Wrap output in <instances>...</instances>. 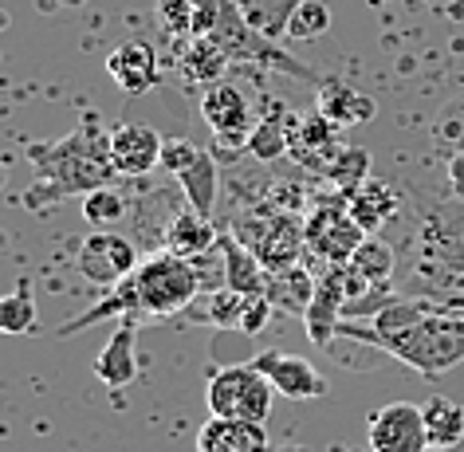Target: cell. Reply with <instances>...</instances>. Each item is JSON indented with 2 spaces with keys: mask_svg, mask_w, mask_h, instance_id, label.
Masks as SVG:
<instances>
[{
  "mask_svg": "<svg viewBox=\"0 0 464 452\" xmlns=\"http://www.w3.org/2000/svg\"><path fill=\"white\" fill-rule=\"evenodd\" d=\"M197 149L201 146H193L189 138H166V146H161V169H169L173 178H178V173L197 158Z\"/></svg>",
  "mask_w": 464,
  "mask_h": 452,
  "instance_id": "836d02e7",
  "label": "cell"
},
{
  "mask_svg": "<svg viewBox=\"0 0 464 452\" xmlns=\"http://www.w3.org/2000/svg\"><path fill=\"white\" fill-rule=\"evenodd\" d=\"M181 181V193L189 201L193 213L201 216H213V205H217V158L208 149H197V158L178 173Z\"/></svg>",
  "mask_w": 464,
  "mask_h": 452,
  "instance_id": "4316f807",
  "label": "cell"
},
{
  "mask_svg": "<svg viewBox=\"0 0 464 452\" xmlns=\"http://www.w3.org/2000/svg\"><path fill=\"white\" fill-rule=\"evenodd\" d=\"M237 5H240L245 20L260 32V36L287 40V24H292L295 8L304 5V0H237Z\"/></svg>",
  "mask_w": 464,
  "mask_h": 452,
  "instance_id": "83f0119b",
  "label": "cell"
},
{
  "mask_svg": "<svg viewBox=\"0 0 464 452\" xmlns=\"http://www.w3.org/2000/svg\"><path fill=\"white\" fill-rule=\"evenodd\" d=\"M339 334L398 358L421 378H445L464 362V315L417 295H393L370 319H343Z\"/></svg>",
  "mask_w": 464,
  "mask_h": 452,
  "instance_id": "6da1fadb",
  "label": "cell"
},
{
  "mask_svg": "<svg viewBox=\"0 0 464 452\" xmlns=\"http://www.w3.org/2000/svg\"><path fill=\"white\" fill-rule=\"evenodd\" d=\"M158 52L146 40H126L107 55V75L122 95H146L158 83Z\"/></svg>",
  "mask_w": 464,
  "mask_h": 452,
  "instance_id": "2e32d148",
  "label": "cell"
},
{
  "mask_svg": "<svg viewBox=\"0 0 464 452\" xmlns=\"http://www.w3.org/2000/svg\"><path fill=\"white\" fill-rule=\"evenodd\" d=\"M343 197H346V208H351V216L362 225L366 236H374L378 228L398 213V193H393L386 181H378V178H366L362 185L346 189Z\"/></svg>",
  "mask_w": 464,
  "mask_h": 452,
  "instance_id": "ffe728a7",
  "label": "cell"
},
{
  "mask_svg": "<svg viewBox=\"0 0 464 452\" xmlns=\"http://www.w3.org/2000/svg\"><path fill=\"white\" fill-rule=\"evenodd\" d=\"M339 149H343L339 126H331L319 111L292 114V122H287V158H295L304 169H311V173H319L323 178Z\"/></svg>",
  "mask_w": 464,
  "mask_h": 452,
  "instance_id": "7c38bea8",
  "label": "cell"
},
{
  "mask_svg": "<svg viewBox=\"0 0 464 452\" xmlns=\"http://www.w3.org/2000/svg\"><path fill=\"white\" fill-rule=\"evenodd\" d=\"M217 228H213V216H201L193 208L185 213H173L169 225H166V252L173 256H185V260H201L217 248Z\"/></svg>",
  "mask_w": 464,
  "mask_h": 452,
  "instance_id": "d6986e66",
  "label": "cell"
},
{
  "mask_svg": "<svg viewBox=\"0 0 464 452\" xmlns=\"http://www.w3.org/2000/svg\"><path fill=\"white\" fill-rule=\"evenodd\" d=\"M193 8H197L193 36H213L220 48L228 52V60H245V63L268 67V72H284V75H295V79L323 83L307 63L292 60V55L280 48V40L260 36V32L245 20L237 0H193Z\"/></svg>",
  "mask_w": 464,
  "mask_h": 452,
  "instance_id": "277c9868",
  "label": "cell"
},
{
  "mask_svg": "<svg viewBox=\"0 0 464 452\" xmlns=\"http://www.w3.org/2000/svg\"><path fill=\"white\" fill-rule=\"evenodd\" d=\"M287 122H292V111L280 99H268V114L260 107V119L248 134V154L256 161H272L287 154Z\"/></svg>",
  "mask_w": 464,
  "mask_h": 452,
  "instance_id": "d4e9b609",
  "label": "cell"
},
{
  "mask_svg": "<svg viewBox=\"0 0 464 452\" xmlns=\"http://www.w3.org/2000/svg\"><path fill=\"white\" fill-rule=\"evenodd\" d=\"M232 236L245 240L268 272L287 268V264H299V252L307 248L304 220L292 216L287 208H276V205H260V208L237 213Z\"/></svg>",
  "mask_w": 464,
  "mask_h": 452,
  "instance_id": "5b68a950",
  "label": "cell"
},
{
  "mask_svg": "<svg viewBox=\"0 0 464 452\" xmlns=\"http://www.w3.org/2000/svg\"><path fill=\"white\" fill-rule=\"evenodd\" d=\"M138 248L126 240L122 233H111V228H95L83 245L75 248V268L83 275L87 284L102 287V292H111V287H119L126 275L138 268Z\"/></svg>",
  "mask_w": 464,
  "mask_h": 452,
  "instance_id": "9c48e42d",
  "label": "cell"
},
{
  "mask_svg": "<svg viewBox=\"0 0 464 452\" xmlns=\"http://www.w3.org/2000/svg\"><path fill=\"white\" fill-rule=\"evenodd\" d=\"M134 322H138V319H122L119 331L111 334L107 346H102L99 358H95V374H99L102 386H111V389H122V386H130V381L138 378Z\"/></svg>",
  "mask_w": 464,
  "mask_h": 452,
  "instance_id": "e0dca14e",
  "label": "cell"
},
{
  "mask_svg": "<svg viewBox=\"0 0 464 452\" xmlns=\"http://www.w3.org/2000/svg\"><path fill=\"white\" fill-rule=\"evenodd\" d=\"M0 28H5V13H0Z\"/></svg>",
  "mask_w": 464,
  "mask_h": 452,
  "instance_id": "d590c367",
  "label": "cell"
},
{
  "mask_svg": "<svg viewBox=\"0 0 464 452\" xmlns=\"http://www.w3.org/2000/svg\"><path fill=\"white\" fill-rule=\"evenodd\" d=\"M161 138L150 122H122L111 130V161L119 178H146L161 166Z\"/></svg>",
  "mask_w": 464,
  "mask_h": 452,
  "instance_id": "4fadbf2b",
  "label": "cell"
},
{
  "mask_svg": "<svg viewBox=\"0 0 464 452\" xmlns=\"http://www.w3.org/2000/svg\"><path fill=\"white\" fill-rule=\"evenodd\" d=\"M304 236H307V252H315L327 264H346L358 252V245L366 240L362 225L351 216L346 197H327L307 213L304 220Z\"/></svg>",
  "mask_w": 464,
  "mask_h": 452,
  "instance_id": "52a82bcc",
  "label": "cell"
},
{
  "mask_svg": "<svg viewBox=\"0 0 464 452\" xmlns=\"http://www.w3.org/2000/svg\"><path fill=\"white\" fill-rule=\"evenodd\" d=\"M240 315H245V295H237L232 287H213V292L197 295L189 307L181 311V322H208L220 331H240Z\"/></svg>",
  "mask_w": 464,
  "mask_h": 452,
  "instance_id": "cb8c5ba5",
  "label": "cell"
},
{
  "mask_svg": "<svg viewBox=\"0 0 464 452\" xmlns=\"http://www.w3.org/2000/svg\"><path fill=\"white\" fill-rule=\"evenodd\" d=\"M201 119L208 122V130L225 149H248V134L256 126L260 114L252 111V99L245 95V87L228 83H208L201 95Z\"/></svg>",
  "mask_w": 464,
  "mask_h": 452,
  "instance_id": "ba28073f",
  "label": "cell"
},
{
  "mask_svg": "<svg viewBox=\"0 0 464 452\" xmlns=\"http://www.w3.org/2000/svg\"><path fill=\"white\" fill-rule=\"evenodd\" d=\"M36 327V299H32V280L16 284V292L0 295V334L16 339V334H28Z\"/></svg>",
  "mask_w": 464,
  "mask_h": 452,
  "instance_id": "f1b7e54d",
  "label": "cell"
},
{
  "mask_svg": "<svg viewBox=\"0 0 464 452\" xmlns=\"http://www.w3.org/2000/svg\"><path fill=\"white\" fill-rule=\"evenodd\" d=\"M370 452H429L425 413L413 401H390L366 425Z\"/></svg>",
  "mask_w": 464,
  "mask_h": 452,
  "instance_id": "30bf717a",
  "label": "cell"
},
{
  "mask_svg": "<svg viewBox=\"0 0 464 452\" xmlns=\"http://www.w3.org/2000/svg\"><path fill=\"white\" fill-rule=\"evenodd\" d=\"M343 307H346V272L343 264H327V272L315 280V295H311V307L304 315L307 334L315 346H327L339 334Z\"/></svg>",
  "mask_w": 464,
  "mask_h": 452,
  "instance_id": "5bb4252c",
  "label": "cell"
},
{
  "mask_svg": "<svg viewBox=\"0 0 464 452\" xmlns=\"http://www.w3.org/2000/svg\"><path fill=\"white\" fill-rule=\"evenodd\" d=\"M213 417H240V421H268L272 417V381L252 362L245 366H220L205 386Z\"/></svg>",
  "mask_w": 464,
  "mask_h": 452,
  "instance_id": "8992f818",
  "label": "cell"
},
{
  "mask_svg": "<svg viewBox=\"0 0 464 452\" xmlns=\"http://www.w3.org/2000/svg\"><path fill=\"white\" fill-rule=\"evenodd\" d=\"M425 413V433H429V448L433 452H449L464 440V405L452 398H429L421 405Z\"/></svg>",
  "mask_w": 464,
  "mask_h": 452,
  "instance_id": "484cf974",
  "label": "cell"
},
{
  "mask_svg": "<svg viewBox=\"0 0 464 452\" xmlns=\"http://www.w3.org/2000/svg\"><path fill=\"white\" fill-rule=\"evenodd\" d=\"M201 295V272L193 260L173 256V252H154L126 275L119 287H111L87 315L63 322L60 334L87 331L99 319H169L181 315L193 299Z\"/></svg>",
  "mask_w": 464,
  "mask_h": 452,
  "instance_id": "7a4b0ae2",
  "label": "cell"
},
{
  "mask_svg": "<svg viewBox=\"0 0 464 452\" xmlns=\"http://www.w3.org/2000/svg\"><path fill=\"white\" fill-rule=\"evenodd\" d=\"M220 260H225V287H232L237 295H264L268 268H264L260 256L245 240H237L232 233L220 236Z\"/></svg>",
  "mask_w": 464,
  "mask_h": 452,
  "instance_id": "ac0fdd59",
  "label": "cell"
},
{
  "mask_svg": "<svg viewBox=\"0 0 464 452\" xmlns=\"http://www.w3.org/2000/svg\"><path fill=\"white\" fill-rule=\"evenodd\" d=\"M334 189L346 193V189H354V185H362L370 178V154L362 146H343L339 154H334V161L327 166V173H323Z\"/></svg>",
  "mask_w": 464,
  "mask_h": 452,
  "instance_id": "f546056e",
  "label": "cell"
},
{
  "mask_svg": "<svg viewBox=\"0 0 464 452\" xmlns=\"http://www.w3.org/2000/svg\"><path fill=\"white\" fill-rule=\"evenodd\" d=\"M252 366L272 381L276 393H284V398H292V401H319V398H327V389H331L315 362H307V358H299V354H287V351H264L252 358Z\"/></svg>",
  "mask_w": 464,
  "mask_h": 452,
  "instance_id": "8fae6325",
  "label": "cell"
},
{
  "mask_svg": "<svg viewBox=\"0 0 464 452\" xmlns=\"http://www.w3.org/2000/svg\"><path fill=\"white\" fill-rule=\"evenodd\" d=\"M268 421H240V417H208L197 433V452H272Z\"/></svg>",
  "mask_w": 464,
  "mask_h": 452,
  "instance_id": "9a60e30c",
  "label": "cell"
},
{
  "mask_svg": "<svg viewBox=\"0 0 464 452\" xmlns=\"http://www.w3.org/2000/svg\"><path fill=\"white\" fill-rule=\"evenodd\" d=\"M32 173L36 185L24 197L28 208H48L67 197H87L95 189H107L114 178V161H111V134L102 130V122L95 114H87L60 142H44L28 149Z\"/></svg>",
  "mask_w": 464,
  "mask_h": 452,
  "instance_id": "3957f363",
  "label": "cell"
},
{
  "mask_svg": "<svg viewBox=\"0 0 464 452\" xmlns=\"http://www.w3.org/2000/svg\"><path fill=\"white\" fill-rule=\"evenodd\" d=\"M228 52L220 48V43L213 36H189V40H181V48H178V67H181V75L189 79V83L197 87H208V83H220L228 72Z\"/></svg>",
  "mask_w": 464,
  "mask_h": 452,
  "instance_id": "44dd1931",
  "label": "cell"
},
{
  "mask_svg": "<svg viewBox=\"0 0 464 452\" xmlns=\"http://www.w3.org/2000/svg\"><path fill=\"white\" fill-rule=\"evenodd\" d=\"M331 28V8L323 0H304L295 8L292 24H287V40H319Z\"/></svg>",
  "mask_w": 464,
  "mask_h": 452,
  "instance_id": "1f68e13d",
  "label": "cell"
},
{
  "mask_svg": "<svg viewBox=\"0 0 464 452\" xmlns=\"http://www.w3.org/2000/svg\"><path fill=\"white\" fill-rule=\"evenodd\" d=\"M315 111L327 119L331 126H358V122H370L374 119V99L362 95V91L346 87V83H319V102Z\"/></svg>",
  "mask_w": 464,
  "mask_h": 452,
  "instance_id": "603a6c76",
  "label": "cell"
},
{
  "mask_svg": "<svg viewBox=\"0 0 464 452\" xmlns=\"http://www.w3.org/2000/svg\"><path fill=\"white\" fill-rule=\"evenodd\" d=\"M154 16H158V28L166 32L169 40H189L193 36V20H197V8L193 0H158L154 5Z\"/></svg>",
  "mask_w": 464,
  "mask_h": 452,
  "instance_id": "4dcf8cb0",
  "label": "cell"
},
{
  "mask_svg": "<svg viewBox=\"0 0 464 452\" xmlns=\"http://www.w3.org/2000/svg\"><path fill=\"white\" fill-rule=\"evenodd\" d=\"M264 295L272 299L276 311H287V315H307L311 295H315V275H311L304 264H287V268L268 272V287Z\"/></svg>",
  "mask_w": 464,
  "mask_h": 452,
  "instance_id": "7402d4cb",
  "label": "cell"
},
{
  "mask_svg": "<svg viewBox=\"0 0 464 452\" xmlns=\"http://www.w3.org/2000/svg\"><path fill=\"white\" fill-rule=\"evenodd\" d=\"M280 452H307V448H295V445H292V448H280Z\"/></svg>",
  "mask_w": 464,
  "mask_h": 452,
  "instance_id": "e575fe53",
  "label": "cell"
},
{
  "mask_svg": "<svg viewBox=\"0 0 464 452\" xmlns=\"http://www.w3.org/2000/svg\"><path fill=\"white\" fill-rule=\"evenodd\" d=\"M83 216H87V225L107 228V225H114V220L126 216V197L114 193L111 185H107V189L87 193V197H83Z\"/></svg>",
  "mask_w": 464,
  "mask_h": 452,
  "instance_id": "d6a6232c",
  "label": "cell"
}]
</instances>
